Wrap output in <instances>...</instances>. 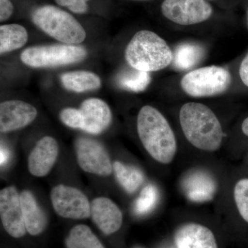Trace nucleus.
Instances as JSON below:
<instances>
[{
    "instance_id": "1",
    "label": "nucleus",
    "mask_w": 248,
    "mask_h": 248,
    "mask_svg": "<svg viewBox=\"0 0 248 248\" xmlns=\"http://www.w3.org/2000/svg\"><path fill=\"white\" fill-rule=\"evenodd\" d=\"M137 128L148 154L161 164H170L177 153V141L170 125L161 112L151 106L142 107Z\"/></svg>"
},
{
    "instance_id": "2",
    "label": "nucleus",
    "mask_w": 248,
    "mask_h": 248,
    "mask_svg": "<svg viewBox=\"0 0 248 248\" xmlns=\"http://www.w3.org/2000/svg\"><path fill=\"white\" fill-rule=\"evenodd\" d=\"M184 136L192 146L202 151H218L223 141L221 124L215 112L201 103L188 102L179 112Z\"/></svg>"
},
{
    "instance_id": "3",
    "label": "nucleus",
    "mask_w": 248,
    "mask_h": 248,
    "mask_svg": "<svg viewBox=\"0 0 248 248\" xmlns=\"http://www.w3.org/2000/svg\"><path fill=\"white\" fill-rule=\"evenodd\" d=\"M173 53L167 42L151 31H138L125 50V58L138 71L155 72L164 69L173 61Z\"/></svg>"
},
{
    "instance_id": "4",
    "label": "nucleus",
    "mask_w": 248,
    "mask_h": 248,
    "mask_svg": "<svg viewBox=\"0 0 248 248\" xmlns=\"http://www.w3.org/2000/svg\"><path fill=\"white\" fill-rule=\"evenodd\" d=\"M31 18L36 27L62 43L78 45L86 39V32L81 24L72 15L56 6H40L32 12Z\"/></svg>"
},
{
    "instance_id": "5",
    "label": "nucleus",
    "mask_w": 248,
    "mask_h": 248,
    "mask_svg": "<svg viewBox=\"0 0 248 248\" xmlns=\"http://www.w3.org/2000/svg\"><path fill=\"white\" fill-rule=\"evenodd\" d=\"M86 56L87 50L81 46L52 45L25 49L20 59L24 64L32 68H50L78 63Z\"/></svg>"
},
{
    "instance_id": "6",
    "label": "nucleus",
    "mask_w": 248,
    "mask_h": 248,
    "mask_svg": "<svg viewBox=\"0 0 248 248\" xmlns=\"http://www.w3.org/2000/svg\"><path fill=\"white\" fill-rule=\"evenodd\" d=\"M231 84V73L223 67H202L187 73L181 81L184 92L191 97H205L224 93Z\"/></svg>"
},
{
    "instance_id": "7",
    "label": "nucleus",
    "mask_w": 248,
    "mask_h": 248,
    "mask_svg": "<svg viewBox=\"0 0 248 248\" xmlns=\"http://www.w3.org/2000/svg\"><path fill=\"white\" fill-rule=\"evenodd\" d=\"M161 11L166 19L182 26L205 22L213 14L207 0H164Z\"/></svg>"
},
{
    "instance_id": "8",
    "label": "nucleus",
    "mask_w": 248,
    "mask_h": 248,
    "mask_svg": "<svg viewBox=\"0 0 248 248\" xmlns=\"http://www.w3.org/2000/svg\"><path fill=\"white\" fill-rule=\"evenodd\" d=\"M77 159L85 172L103 177L110 175L113 165L106 148L93 139L79 138L75 143Z\"/></svg>"
},
{
    "instance_id": "9",
    "label": "nucleus",
    "mask_w": 248,
    "mask_h": 248,
    "mask_svg": "<svg viewBox=\"0 0 248 248\" xmlns=\"http://www.w3.org/2000/svg\"><path fill=\"white\" fill-rule=\"evenodd\" d=\"M54 210L60 217L84 219L91 217V203L81 191L74 187L58 185L50 193Z\"/></svg>"
},
{
    "instance_id": "10",
    "label": "nucleus",
    "mask_w": 248,
    "mask_h": 248,
    "mask_svg": "<svg viewBox=\"0 0 248 248\" xmlns=\"http://www.w3.org/2000/svg\"><path fill=\"white\" fill-rule=\"evenodd\" d=\"M0 217L4 229L13 237L21 238L26 234L20 195L15 186L5 187L0 192Z\"/></svg>"
},
{
    "instance_id": "11",
    "label": "nucleus",
    "mask_w": 248,
    "mask_h": 248,
    "mask_svg": "<svg viewBox=\"0 0 248 248\" xmlns=\"http://www.w3.org/2000/svg\"><path fill=\"white\" fill-rule=\"evenodd\" d=\"M37 115L35 107L20 100H9L0 104V131L9 133L32 123Z\"/></svg>"
},
{
    "instance_id": "12",
    "label": "nucleus",
    "mask_w": 248,
    "mask_h": 248,
    "mask_svg": "<svg viewBox=\"0 0 248 248\" xmlns=\"http://www.w3.org/2000/svg\"><path fill=\"white\" fill-rule=\"evenodd\" d=\"M83 117L82 130L98 135L107 130L112 122V112L108 105L99 98H89L79 108Z\"/></svg>"
},
{
    "instance_id": "13",
    "label": "nucleus",
    "mask_w": 248,
    "mask_h": 248,
    "mask_svg": "<svg viewBox=\"0 0 248 248\" xmlns=\"http://www.w3.org/2000/svg\"><path fill=\"white\" fill-rule=\"evenodd\" d=\"M59 154L58 142L52 137L41 139L29 156V172L37 177H45L53 169Z\"/></svg>"
},
{
    "instance_id": "14",
    "label": "nucleus",
    "mask_w": 248,
    "mask_h": 248,
    "mask_svg": "<svg viewBox=\"0 0 248 248\" xmlns=\"http://www.w3.org/2000/svg\"><path fill=\"white\" fill-rule=\"evenodd\" d=\"M91 216L105 234L118 231L123 223V215L117 204L107 197H98L91 203Z\"/></svg>"
},
{
    "instance_id": "15",
    "label": "nucleus",
    "mask_w": 248,
    "mask_h": 248,
    "mask_svg": "<svg viewBox=\"0 0 248 248\" xmlns=\"http://www.w3.org/2000/svg\"><path fill=\"white\" fill-rule=\"evenodd\" d=\"M174 239L177 248H218L213 232L198 223H186L179 227Z\"/></svg>"
},
{
    "instance_id": "16",
    "label": "nucleus",
    "mask_w": 248,
    "mask_h": 248,
    "mask_svg": "<svg viewBox=\"0 0 248 248\" xmlns=\"http://www.w3.org/2000/svg\"><path fill=\"white\" fill-rule=\"evenodd\" d=\"M182 188L187 198L194 202L211 200L217 190L215 179L203 170H193L187 173L183 179Z\"/></svg>"
},
{
    "instance_id": "17",
    "label": "nucleus",
    "mask_w": 248,
    "mask_h": 248,
    "mask_svg": "<svg viewBox=\"0 0 248 248\" xmlns=\"http://www.w3.org/2000/svg\"><path fill=\"white\" fill-rule=\"evenodd\" d=\"M21 207L27 231L31 235L41 234L46 228V215L39 204L35 196L29 190L20 193Z\"/></svg>"
},
{
    "instance_id": "18",
    "label": "nucleus",
    "mask_w": 248,
    "mask_h": 248,
    "mask_svg": "<svg viewBox=\"0 0 248 248\" xmlns=\"http://www.w3.org/2000/svg\"><path fill=\"white\" fill-rule=\"evenodd\" d=\"M62 84L65 89L76 93L94 91L101 87L100 78L92 72L78 71L63 73Z\"/></svg>"
},
{
    "instance_id": "19",
    "label": "nucleus",
    "mask_w": 248,
    "mask_h": 248,
    "mask_svg": "<svg viewBox=\"0 0 248 248\" xmlns=\"http://www.w3.org/2000/svg\"><path fill=\"white\" fill-rule=\"evenodd\" d=\"M29 35L27 29L17 24L0 27V53H9L21 48L27 44Z\"/></svg>"
},
{
    "instance_id": "20",
    "label": "nucleus",
    "mask_w": 248,
    "mask_h": 248,
    "mask_svg": "<svg viewBox=\"0 0 248 248\" xmlns=\"http://www.w3.org/2000/svg\"><path fill=\"white\" fill-rule=\"evenodd\" d=\"M113 170L119 184L129 194L136 192L144 180L141 170L120 161L113 163Z\"/></svg>"
},
{
    "instance_id": "21",
    "label": "nucleus",
    "mask_w": 248,
    "mask_h": 248,
    "mask_svg": "<svg viewBox=\"0 0 248 248\" xmlns=\"http://www.w3.org/2000/svg\"><path fill=\"white\" fill-rule=\"evenodd\" d=\"M203 54V49L200 45L183 44L176 48L173 54V66L180 71L190 69L201 61Z\"/></svg>"
},
{
    "instance_id": "22",
    "label": "nucleus",
    "mask_w": 248,
    "mask_h": 248,
    "mask_svg": "<svg viewBox=\"0 0 248 248\" xmlns=\"http://www.w3.org/2000/svg\"><path fill=\"white\" fill-rule=\"evenodd\" d=\"M66 244L68 248H105L89 227L85 225L72 228Z\"/></svg>"
},
{
    "instance_id": "23",
    "label": "nucleus",
    "mask_w": 248,
    "mask_h": 248,
    "mask_svg": "<svg viewBox=\"0 0 248 248\" xmlns=\"http://www.w3.org/2000/svg\"><path fill=\"white\" fill-rule=\"evenodd\" d=\"M117 81L122 89L140 93L147 89L151 83V78L150 73L138 71L133 68L132 70L121 72L117 77Z\"/></svg>"
},
{
    "instance_id": "24",
    "label": "nucleus",
    "mask_w": 248,
    "mask_h": 248,
    "mask_svg": "<svg viewBox=\"0 0 248 248\" xmlns=\"http://www.w3.org/2000/svg\"><path fill=\"white\" fill-rule=\"evenodd\" d=\"M159 199L157 188L153 184L143 187L134 205V211L138 215H143L151 212L156 205Z\"/></svg>"
},
{
    "instance_id": "25",
    "label": "nucleus",
    "mask_w": 248,
    "mask_h": 248,
    "mask_svg": "<svg viewBox=\"0 0 248 248\" xmlns=\"http://www.w3.org/2000/svg\"><path fill=\"white\" fill-rule=\"evenodd\" d=\"M234 198L240 215L248 223V179H242L236 183Z\"/></svg>"
},
{
    "instance_id": "26",
    "label": "nucleus",
    "mask_w": 248,
    "mask_h": 248,
    "mask_svg": "<svg viewBox=\"0 0 248 248\" xmlns=\"http://www.w3.org/2000/svg\"><path fill=\"white\" fill-rule=\"evenodd\" d=\"M60 118L62 123L72 128H83V117L79 109L66 108L60 112Z\"/></svg>"
},
{
    "instance_id": "27",
    "label": "nucleus",
    "mask_w": 248,
    "mask_h": 248,
    "mask_svg": "<svg viewBox=\"0 0 248 248\" xmlns=\"http://www.w3.org/2000/svg\"><path fill=\"white\" fill-rule=\"evenodd\" d=\"M60 6H64L77 14H84L89 9L87 2L90 0H55Z\"/></svg>"
},
{
    "instance_id": "28",
    "label": "nucleus",
    "mask_w": 248,
    "mask_h": 248,
    "mask_svg": "<svg viewBox=\"0 0 248 248\" xmlns=\"http://www.w3.org/2000/svg\"><path fill=\"white\" fill-rule=\"evenodd\" d=\"M14 6L10 0H0V21L4 22L12 16Z\"/></svg>"
},
{
    "instance_id": "29",
    "label": "nucleus",
    "mask_w": 248,
    "mask_h": 248,
    "mask_svg": "<svg viewBox=\"0 0 248 248\" xmlns=\"http://www.w3.org/2000/svg\"><path fill=\"white\" fill-rule=\"evenodd\" d=\"M239 76L245 86L248 87V53L243 59L240 65Z\"/></svg>"
},
{
    "instance_id": "30",
    "label": "nucleus",
    "mask_w": 248,
    "mask_h": 248,
    "mask_svg": "<svg viewBox=\"0 0 248 248\" xmlns=\"http://www.w3.org/2000/svg\"><path fill=\"white\" fill-rule=\"evenodd\" d=\"M9 156V151L6 148L1 147V155H0V156H1V159H0L1 160V165L4 164L8 161Z\"/></svg>"
},
{
    "instance_id": "31",
    "label": "nucleus",
    "mask_w": 248,
    "mask_h": 248,
    "mask_svg": "<svg viewBox=\"0 0 248 248\" xmlns=\"http://www.w3.org/2000/svg\"><path fill=\"white\" fill-rule=\"evenodd\" d=\"M241 130H242L244 135L248 137V117L245 119V120L243 122L242 125H241Z\"/></svg>"
},
{
    "instance_id": "32",
    "label": "nucleus",
    "mask_w": 248,
    "mask_h": 248,
    "mask_svg": "<svg viewBox=\"0 0 248 248\" xmlns=\"http://www.w3.org/2000/svg\"><path fill=\"white\" fill-rule=\"evenodd\" d=\"M246 19H247V25L248 28V9L247 11V14H246Z\"/></svg>"
},
{
    "instance_id": "33",
    "label": "nucleus",
    "mask_w": 248,
    "mask_h": 248,
    "mask_svg": "<svg viewBox=\"0 0 248 248\" xmlns=\"http://www.w3.org/2000/svg\"><path fill=\"white\" fill-rule=\"evenodd\" d=\"M207 1H208V0H207Z\"/></svg>"
}]
</instances>
